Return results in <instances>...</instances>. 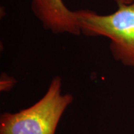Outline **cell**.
Masks as SVG:
<instances>
[{
	"mask_svg": "<svg viewBox=\"0 0 134 134\" xmlns=\"http://www.w3.org/2000/svg\"><path fill=\"white\" fill-rule=\"evenodd\" d=\"M60 77H53L44 96L33 105L0 117V134H55L59 121L73 96L63 93Z\"/></svg>",
	"mask_w": 134,
	"mask_h": 134,
	"instance_id": "6da1fadb",
	"label": "cell"
},
{
	"mask_svg": "<svg viewBox=\"0 0 134 134\" xmlns=\"http://www.w3.org/2000/svg\"><path fill=\"white\" fill-rule=\"evenodd\" d=\"M81 33L87 37H104L116 61L134 67V2L118 4L110 14H99L89 9L75 10Z\"/></svg>",
	"mask_w": 134,
	"mask_h": 134,
	"instance_id": "7a4b0ae2",
	"label": "cell"
},
{
	"mask_svg": "<svg viewBox=\"0 0 134 134\" xmlns=\"http://www.w3.org/2000/svg\"><path fill=\"white\" fill-rule=\"evenodd\" d=\"M31 8L45 30L53 34H81L75 10L68 8L63 0H31Z\"/></svg>",
	"mask_w": 134,
	"mask_h": 134,
	"instance_id": "3957f363",
	"label": "cell"
},
{
	"mask_svg": "<svg viewBox=\"0 0 134 134\" xmlns=\"http://www.w3.org/2000/svg\"><path fill=\"white\" fill-rule=\"evenodd\" d=\"M16 84V80L13 77L3 73L0 80V90L3 92L10 91Z\"/></svg>",
	"mask_w": 134,
	"mask_h": 134,
	"instance_id": "277c9868",
	"label": "cell"
},
{
	"mask_svg": "<svg viewBox=\"0 0 134 134\" xmlns=\"http://www.w3.org/2000/svg\"><path fill=\"white\" fill-rule=\"evenodd\" d=\"M118 4H130L134 2V0H113Z\"/></svg>",
	"mask_w": 134,
	"mask_h": 134,
	"instance_id": "5b68a950",
	"label": "cell"
}]
</instances>
